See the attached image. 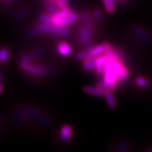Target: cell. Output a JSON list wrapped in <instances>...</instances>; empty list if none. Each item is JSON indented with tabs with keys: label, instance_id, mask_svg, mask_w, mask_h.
<instances>
[{
	"label": "cell",
	"instance_id": "21",
	"mask_svg": "<svg viewBox=\"0 0 152 152\" xmlns=\"http://www.w3.org/2000/svg\"><path fill=\"white\" fill-rule=\"evenodd\" d=\"M4 1H9V0H4Z\"/></svg>",
	"mask_w": 152,
	"mask_h": 152
},
{
	"label": "cell",
	"instance_id": "7",
	"mask_svg": "<svg viewBox=\"0 0 152 152\" xmlns=\"http://www.w3.org/2000/svg\"><path fill=\"white\" fill-rule=\"evenodd\" d=\"M57 51H58V53L61 56H67L71 54L72 49L71 46L68 43L61 42L58 44Z\"/></svg>",
	"mask_w": 152,
	"mask_h": 152
},
{
	"label": "cell",
	"instance_id": "12",
	"mask_svg": "<svg viewBox=\"0 0 152 152\" xmlns=\"http://www.w3.org/2000/svg\"><path fill=\"white\" fill-rule=\"evenodd\" d=\"M103 2L104 4L106 10L107 12L113 13L115 11V3H114V0H103Z\"/></svg>",
	"mask_w": 152,
	"mask_h": 152
},
{
	"label": "cell",
	"instance_id": "22",
	"mask_svg": "<svg viewBox=\"0 0 152 152\" xmlns=\"http://www.w3.org/2000/svg\"><path fill=\"white\" fill-rule=\"evenodd\" d=\"M116 1H118V0H116Z\"/></svg>",
	"mask_w": 152,
	"mask_h": 152
},
{
	"label": "cell",
	"instance_id": "6",
	"mask_svg": "<svg viewBox=\"0 0 152 152\" xmlns=\"http://www.w3.org/2000/svg\"><path fill=\"white\" fill-rule=\"evenodd\" d=\"M83 91L85 93L88 94L94 95L97 96H105L106 90L101 88V87H92V86H85L83 87Z\"/></svg>",
	"mask_w": 152,
	"mask_h": 152
},
{
	"label": "cell",
	"instance_id": "18",
	"mask_svg": "<svg viewBox=\"0 0 152 152\" xmlns=\"http://www.w3.org/2000/svg\"><path fill=\"white\" fill-rule=\"evenodd\" d=\"M87 55H88V52L87 51V52H79L75 55V58L77 60H84Z\"/></svg>",
	"mask_w": 152,
	"mask_h": 152
},
{
	"label": "cell",
	"instance_id": "4",
	"mask_svg": "<svg viewBox=\"0 0 152 152\" xmlns=\"http://www.w3.org/2000/svg\"><path fill=\"white\" fill-rule=\"evenodd\" d=\"M91 33H92V30H91L90 25H87L82 28L80 31V39L83 45H87V47L90 45Z\"/></svg>",
	"mask_w": 152,
	"mask_h": 152
},
{
	"label": "cell",
	"instance_id": "11",
	"mask_svg": "<svg viewBox=\"0 0 152 152\" xmlns=\"http://www.w3.org/2000/svg\"><path fill=\"white\" fill-rule=\"evenodd\" d=\"M135 83L137 86L140 87V88H147L149 86V82L148 81V80L145 77H142V76L137 77Z\"/></svg>",
	"mask_w": 152,
	"mask_h": 152
},
{
	"label": "cell",
	"instance_id": "17",
	"mask_svg": "<svg viewBox=\"0 0 152 152\" xmlns=\"http://www.w3.org/2000/svg\"><path fill=\"white\" fill-rule=\"evenodd\" d=\"M80 18L83 21V23H85V24L87 25L90 24V22H91L90 17L88 14H86V13H83V14L80 15Z\"/></svg>",
	"mask_w": 152,
	"mask_h": 152
},
{
	"label": "cell",
	"instance_id": "5",
	"mask_svg": "<svg viewBox=\"0 0 152 152\" xmlns=\"http://www.w3.org/2000/svg\"><path fill=\"white\" fill-rule=\"evenodd\" d=\"M95 72L96 75L102 76L103 73V68L105 65L106 57L105 55L102 54L95 58Z\"/></svg>",
	"mask_w": 152,
	"mask_h": 152
},
{
	"label": "cell",
	"instance_id": "19",
	"mask_svg": "<svg viewBox=\"0 0 152 152\" xmlns=\"http://www.w3.org/2000/svg\"><path fill=\"white\" fill-rule=\"evenodd\" d=\"M93 16L94 17L96 20H101L102 18V12L99 10H95L93 12Z\"/></svg>",
	"mask_w": 152,
	"mask_h": 152
},
{
	"label": "cell",
	"instance_id": "20",
	"mask_svg": "<svg viewBox=\"0 0 152 152\" xmlns=\"http://www.w3.org/2000/svg\"><path fill=\"white\" fill-rule=\"evenodd\" d=\"M46 1H51V2H54V0H46Z\"/></svg>",
	"mask_w": 152,
	"mask_h": 152
},
{
	"label": "cell",
	"instance_id": "1",
	"mask_svg": "<svg viewBox=\"0 0 152 152\" xmlns=\"http://www.w3.org/2000/svg\"><path fill=\"white\" fill-rule=\"evenodd\" d=\"M106 57L103 68L102 80L96 86L104 90H115L120 82L125 80L128 77V71L123 61V54L120 50H114L113 47L104 52Z\"/></svg>",
	"mask_w": 152,
	"mask_h": 152
},
{
	"label": "cell",
	"instance_id": "16",
	"mask_svg": "<svg viewBox=\"0 0 152 152\" xmlns=\"http://www.w3.org/2000/svg\"><path fill=\"white\" fill-rule=\"evenodd\" d=\"M136 33L137 34L139 37H141L142 39H144V40L147 41L148 39H150L149 36L147 35V34L145 33V31L142 29H140V28H137V29H136Z\"/></svg>",
	"mask_w": 152,
	"mask_h": 152
},
{
	"label": "cell",
	"instance_id": "15",
	"mask_svg": "<svg viewBox=\"0 0 152 152\" xmlns=\"http://www.w3.org/2000/svg\"><path fill=\"white\" fill-rule=\"evenodd\" d=\"M54 3L60 9L68 8V4L66 0H54Z\"/></svg>",
	"mask_w": 152,
	"mask_h": 152
},
{
	"label": "cell",
	"instance_id": "2",
	"mask_svg": "<svg viewBox=\"0 0 152 152\" xmlns=\"http://www.w3.org/2000/svg\"><path fill=\"white\" fill-rule=\"evenodd\" d=\"M30 33L31 35H37V34L41 33H51L56 35L66 37V36L68 35L69 31H68L67 28L57 27V26H54L53 25H48L42 23L41 24L38 25L36 27L32 28L30 30Z\"/></svg>",
	"mask_w": 152,
	"mask_h": 152
},
{
	"label": "cell",
	"instance_id": "3",
	"mask_svg": "<svg viewBox=\"0 0 152 152\" xmlns=\"http://www.w3.org/2000/svg\"><path fill=\"white\" fill-rule=\"evenodd\" d=\"M20 67L23 71L37 77H43L45 75L47 68L41 64H32L30 63H21Z\"/></svg>",
	"mask_w": 152,
	"mask_h": 152
},
{
	"label": "cell",
	"instance_id": "9",
	"mask_svg": "<svg viewBox=\"0 0 152 152\" xmlns=\"http://www.w3.org/2000/svg\"><path fill=\"white\" fill-rule=\"evenodd\" d=\"M77 19H78V15L75 14V13L72 12L71 14L68 15L67 17H66L65 18L63 19L61 27L67 28L68 26H70V25L73 23L74 22H75Z\"/></svg>",
	"mask_w": 152,
	"mask_h": 152
},
{
	"label": "cell",
	"instance_id": "14",
	"mask_svg": "<svg viewBox=\"0 0 152 152\" xmlns=\"http://www.w3.org/2000/svg\"><path fill=\"white\" fill-rule=\"evenodd\" d=\"M9 57V52L7 48H2L1 49L0 53V60L1 63H5L7 61Z\"/></svg>",
	"mask_w": 152,
	"mask_h": 152
},
{
	"label": "cell",
	"instance_id": "10",
	"mask_svg": "<svg viewBox=\"0 0 152 152\" xmlns=\"http://www.w3.org/2000/svg\"><path fill=\"white\" fill-rule=\"evenodd\" d=\"M106 102H107L108 106L111 108V109H115L116 107V102H115V98H114L113 92H112L111 90H106L105 96Z\"/></svg>",
	"mask_w": 152,
	"mask_h": 152
},
{
	"label": "cell",
	"instance_id": "8",
	"mask_svg": "<svg viewBox=\"0 0 152 152\" xmlns=\"http://www.w3.org/2000/svg\"><path fill=\"white\" fill-rule=\"evenodd\" d=\"M72 134H73V130L71 126L68 125H65L61 129L60 132V138L61 140L64 142L69 141L70 139L71 138Z\"/></svg>",
	"mask_w": 152,
	"mask_h": 152
},
{
	"label": "cell",
	"instance_id": "13",
	"mask_svg": "<svg viewBox=\"0 0 152 152\" xmlns=\"http://www.w3.org/2000/svg\"><path fill=\"white\" fill-rule=\"evenodd\" d=\"M39 20L41 23L48 25H52V18H51V14H42L39 15Z\"/></svg>",
	"mask_w": 152,
	"mask_h": 152
}]
</instances>
